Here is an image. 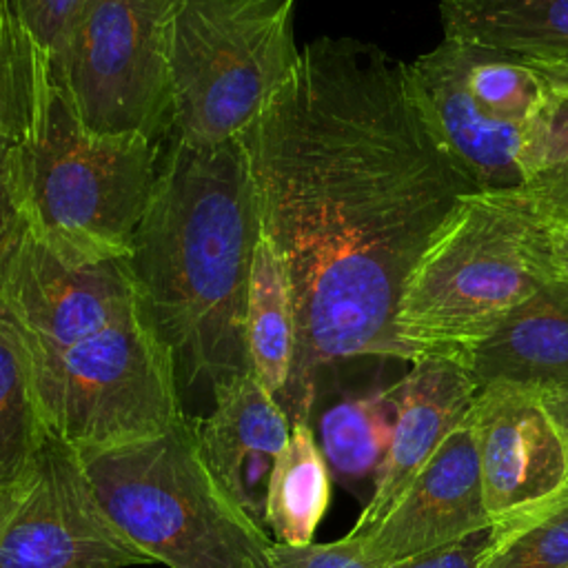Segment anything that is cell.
<instances>
[{
	"label": "cell",
	"mask_w": 568,
	"mask_h": 568,
	"mask_svg": "<svg viewBox=\"0 0 568 568\" xmlns=\"http://www.w3.org/2000/svg\"><path fill=\"white\" fill-rule=\"evenodd\" d=\"M155 564L104 513L78 450L51 428L0 481V568H126Z\"/></svg>",
	"instance_id": "9c48e42d"
},
{
	"label": "cell",
	"mask_w": 568,
	"mask_h": 568,
	"mask_svg": "<svg viewBox=\"0 0 568 568\" xmlns=\"http://www.w3.org/2000/svg\"><path fill=\"white\" fill-rule=\"evenodd\" d=\"M455 44L466 89L484 111L521 124H532L546 113L555 87L530 60L473 44Z\"/></svg>",
	"instance_id": "7402d4cb"
},
{
	"label": "cell",
	"mask_w": 568,
	"mask_h": 568,
	"mask_svg": "<svg viewBox=\"0 0 568 568\" xmlns=\"http://www.w3.org/2000/svg\"><path fill=\"white\" fill-rule=\"evenodd\" d=\"M240 142L293 295L295 351L277 404L291 424L311 422L326 366L406 359L395 335L404 280L475 189L424 122L406 62L355 38L302 47Z\"/></svg>",
	"instance_id": "6da1fadb"
},
{
	"label": "cell",
	"mask_w": 568,
	"mask_h": 568,
	"mask_svg": "<svg viewBox=\"0 0 568 568\" xmlns=\"http://www.w3.org/2000/svg\"><path fill=\"white\" fill-rule=\"evenodd\" d=\"M109 519L169 568H271L275 539L217 484L197 417L109 448L78 450Z\"/></svg>",
	"instance_id": "5b68a950"
},
{
	"label": "cell",
	"mask_w": 568,
	"mask_h": 568,
	"mask_svg": "<svg viewBox=\"0 0 568 568\" xmlns=\"http://www.w3.org/2000/svg\"><path fill=\"white\" fill-rule=\"evenodd\" d=\"M20 133L0 120V293L11 262L29 231L16 171V142Z\"/></svg>",
	"instance_id": "484cf974"
},
{
	"label": "cell",
	"mask_w": 568,
	"mask_h": 568,
	"mask_svg": "<svg viewBox=\"0 0 568 568\" xmlns=\"http://www.w3.org/2000/svg\"><path fill=\"white\" fill-rule=\"evenodd\" d=\"M462 368L477 388L506 384L539 395L568 393V282L552 280L513 308Z\"/></svg>",
	"instance_id": "2e32d148"
},
{
	"label": "cell",
	"mask_w": 568,
	"mask_h": 568,
	"mask_svg": "<svg viewBox=\"0 0 568 568\" xmlns=\"http://www.w3.org/2000/svg\"><path fill=\"white\" fill-rule=\"evenodd\" d=\"M444 38L524 60L568 58V0H439Z\"/></svg>",
	"instance_id": "e0dca14e"
},
{
	"label": "cell",
	"mask_w": 568,
	"mask_h": 568,
	"mask_svg": "<svg viewBox=\"0 0 568 568\" xmlns=\"http://www.w3.org/2000/svg\"><path fill=\"white\" fill-rule=\"evenodd\" d=\"M31 359L42 417L75 450L160 433L184 413L173 357L142 308Z\"/></svg>",
	"instance_id": "52a82bcc"
},
{
	"label": "cell",
	"mask_w": 568,
	"mask_h": 568,
	"mask_svg": "<svg viewBox=\"0 0 568 568\" xmlns=\"http://www.w3.org/2000/svg\"><path fill=\"white\" fill-rule=\"evenodd\" d=\"M488 530L490 528L477 530V532L466 535L453 544H446L442 548H435L424 555L399 561L390 568H477V559L488 539Z\"/></svg>",
	"instance_id": "f1b7e54d"
},
{
	"label": "cell",
	"mask_w": 568,
	"mask_h": 568,
	"mask_svg": "<svg viewBox=\"0 0 568 568\" xmlns=\"http://www.w3.org/2000/svg\"><path fill=\"white\" fill-rule=\"evenodd\" d=\"M546 408L555 417L557 426L561 428L566 442H568V393H557V395H544Z\"/></svg>",
	"instance_id": "1f68e13d"
},
{
	"label": "cell",
	"mask_w": 568,
	"mask_h": 568,
	"mask_svg": "<svg viewBox=\"0 0 568 568\" xmlns=\"http://www.w3.org/2000/svg\"><path fill=\"white\" fill-rule=\"evenodd\" d=\"M395 424V399L388 388L346 395L331 404L317 422V444L331 477L355 495L375 488L388 455Z\"/></svg>",
	"instance_id": "ac0fdd59"
},
{
	"label": "cell",
	"mask_w": 568,
	"mask_h": 568,
	"mask_svg": "<svg viewBox=\"0 0 568 568\" xmlns=\"http://www.w3.org/2000/svg\"><path fill=\"white\" fill-rule=\"evenodd\" d=\"M180 0H84L58 51L53 82L80 122L158 142L173 131L171 33Z\"/></svg>",
	"instance_id": "ba28073f"
},
{
	"label": "cell",
	"mask_w": 568,
	"mask_h": 568,
	"mask_svg": "<svg viewBox=\"0 0 568 568\" xmlns=\"http://www.w3.org/2000/svg\"><path fill=\"white\" fill-rule=\"evenodd\" d=\"M246 346L251 373L266 393L280 399L295 351V311L284 262L264 233L255 244L251 264Z\"/></svg>",
	"instance_id": "ffe728a7"
},
{
	"label": "cell",
	"mask_w": 568,
	"mask_h": 568,
	"mask_svg": "<svg viewBox=\"0 0 568 568\" xmlns=\"http://www.w3.org/2000/svg\"><path fill=\"white\" fill-rule=\"evenodd\" d=\"M406 71L424 122L468 184L481 193L521 189L544 115L521 124L484 111L466 89L459 49L448 38L406 62Z\"/></svg>",
	"instance_id": "7c38bea8"
},
{
	"label": "cell",
	"mask_w": 568,
	"mask_h": 568,
	"mask_svg": "<svg viewBox=\"0 0 568 568\" xmlns=\"http://www.w3.org/2000/svg\"><path fill=\"white\" fill-rule=\"evenodd\" d=\"M297 0H180L171 33L175 140H237L293 73Z\"/></svg>",
	"instance_id": "8992f818"
},
{
	"label": "cell",
	"mask_w": 568,
	"mask_h": 568,
	"mask_svg": "<svg viewBox=\"0 0 568 568\" xmlns=\"http://www.w3.org/2000/svg\"><path fill=\"white\" fill-rule=\"evenodd\" d=\"M29 233L73 264L126 260L158 180V142L87 129L47 73L16 142Z\"/></svg>",
	"instance_id": "277c9868"
},
{
	"label": "cell",
	"mask_w": 568,
	"mask_h": 568,
	"mask_svg": "<svg viewBox=\"0 0 568 568\" xmlns=\"http://www.w3.org/2000/svg\"><path fill=\"white\" fill-rule=\"evenodd\" d=\"M331 470L311 422L291 424L266 486L264 526L277 544L308 546L331 504Z\"/></svg>",
	"instance_id": "d6986e66"
},
{
	"label": "cell",
	"mask_w": 568,
	"mask_h": 568,
	"mask_svg": "<svg viewBox=\"0 0 568 568\" xmlns=\"http://www.w3.org/2000/svg\"><path fill=\"white\" fill-rule=\"evenodd\" d=\"M16 16L36 47L51 58L84 0H11Z\"/></svg>",
	"instance_id": "4316f807"
},
{
	"label": "cell",
	"mask_w": 568,
	"mask_h": 568,
	"mask_svg": "<svg viewBox=\"0 0 568 568\" xmlns=\"http://www.w3.org/2000/svg\"><path fill=\"white\" fill-rule=\"evenodd\" d=\"M555 87L568 89V58L566 60H530Z\"/></svg>",
	"instance_id": "4dcf8cb0"
},
{
	"label": "cell",
	"mask_w": 568,
	"mask_h": 568,
	"mask_svg": "<svg viewBox=\"0 0 568 568\" xmlns=\"http://www.w3.org/2000/svg\"><path fill=\"white\" fill-rule=\"evenodd\" d=\"M213 413L197 417L200 453L226 495L262 528L271 468L291 435L277 399L253 373L213 388Z\"/></svg>",
	"instance_id": "9a60e30c"
},
{
	"label": "cell",
	"mask_w": 568,
	"mask_h": 568,
	"mask_svg": "<svg viewBox=\"0 0 568 568\" xmlns=\"http://www.w3.org/2000/svg\"><path fill=\"white\" fill-rule=\"evenodd\" d=\"M477 568H568V488L495 521Z\"/></svg>",
	"instance_id": "603a6c76"
},
{
	"label": "cell",
	"mask_w": 568,
	"mask_h": 568,
	"mask_svg": "<svg viewBox=\"0 0 568 568\" xmlns=\"http://www.w3.org/2000/svg\"><path fill=\"white\" fill-rule=\"evenodd\" d=\"M390 393L395 424L388 455L366 506L346 532L351 537L368 532L404 495L442 442L466 419L477 384L453 359L422 357L390 386Z\"/></svg>",
	"instance_id": "5bb4252c"
},
{
	"label": "cell",
	"mask_w": 568,
	"mask_h": 568,
	"mask_svg": "<svg viewBox=\"0 0 568 568\" xmlns=\"http://www.w3.org/2000/svg\"><path fill=\"white\" fill-rule=\"evenodd\" d=\"M550 240H552L555 280L568 282V222H561V224L550 222Z\"/></svg>",
	"instance_id": "f546056e"
},
{
	"label": "cell",
	"mask_w": 568,
	"mask_h": 568,
	"mask_svg": "<svg viewBox=\"0 0 568 568\" xmlns=\"http://www.w3.org/2000/svg\"><path fill=\"white\" fill-rule=\"evenodd\" d=\"M552 280L550 222L519 189L462 195L404 280L395 335L406 362L444 357L462 366Z\"/></svg>",
	"instance_id": "3957f363"
},
{
	"label": "cell",
	"mask_w": 568,
	"mask_h": 568,
	"mask_svg": "<svg viewBox=\"0 0 568 568\" xmlns=\"http://www.w3.org/2000/svg\"><path fill=\"white\" fill-rule=\"evenodd\" d=\"M47 430L27 339L0 311V481L27 464Z\"/></svg>",
	"instance_id": "44dd1931"
},
{
	"label": "cell",
	"mask_w": 568,
	"mask_h": 568,
	"mask_svg": "<svg viewBox=\"0 0 568 568\" xmlns=\"http://www.w3.org/2000/svg\"><path fill=\"white\" fill-rule=\"evenodd\" d=\"M262 235L244 146L173 142L126 257L178 382L211 390L251 373L246 302Z\"/></svg>",
	"instance_id": "7a4b0ae2"
},
{
	"label": "cell",
	"mask_w": 568,
	"mask_h": 568,
	"mask_svg": "<svg viewBox=\"0 0 568 568\" xmlns=\"http://www.w3.org/2000/svg\"><path fill=\"white\" fill-rule=\"evenodd\" d=\"M271 568H377L364 559L359 548L344 535L328 544L284 546L275 541Z\"/></svg>",
	"instance_id": "83f0119b"
},
{
	"label": "cell",
	"mask_w": 568,
	"mask_h": 568,
	"mask_svg": "<svg viewBox=\"0 0 568 568\" xmlns=\"http://www.w3.org/2000/svg\"><path fill=\"white\" fill-rule=\"evenodd\" d=\"M519 191L548 222L568 217V89L555 87Z\"/></svg>",
	"instance_id": "cb8c5ba5"
},
{
	"label": "cell",
	"mask_w": 568,
	"mask_h": 568,
	"mask_svg": "<svg viewBox=\"0 0 568 568\" xmlns=\"http://www.w3.org/2000/svg\"><path fill=\"white\" fill-rule=\"evenodd\" d=\"M49 71V58L20 24L13 2L0 0V120L22 122Z\"/></svg>",
	"instance_id": "d4e9b609"
},
{
	"label": "cell",
	"mask_w": 568,
	"mask_h": 568,
	"mask_svg": "<svg viewBox=\"0 0 568 568\" xmlns=\"http://www.w3.org/2000/svg\"><path fill=\"white\" fill-rule=\"evenodd\" d=\"M138 308L126 260L73 264L29 231L0 293V311L16 322L31 357L58 353Z\"/></svg>",
	"instance_id": "30bf717a"
},
{
	"label": "cell",
	"mask_w": 568,
	"mask_h": 568,
	"mask_svg": "<svg viewBox=\"0 0 568 568\" xmlns=\"http://www.w3.org/2000/svg\"><path fill=\"white\" fill-rule=\"evenodd\" d=\"M470 422L484 508L493 524L568 488V442L544 395L506 384L481 386Z\"/></svg>",
	"instance_id": "8fae6325"
},
{
	"label": "cell",
	"mask_w": 568,
	"mask_h": 568,
	"mask_svg": "<svg viewBox=\"0 0 568 568\" xmlns=\"http://www.w3.org/2000/svg\"><path fill=\"white\" fill-rule=\"evenodd\" d=\"M564 222H568V217H566V220H564ZM552 224H561V222H552Z\"/></svg>",
	"instance_id": "d6a6232c"
},
{
	"label": "cell",
	"mask_w": 568,
	"mask_h": 568,
	"mask_svg": "<svg viewBox=\"0 0 568 568\" xmlns=\"http://www.w3.org/2000/svg\"><path fill=\"white\" fill-rule=\"evenodd\" d=\"M490 526L468 410L393 508L368 532L346 537L366 561L390 568Z\"/></svg>",
	"instance_id": "4fadbf2b"
}]
</instances>
